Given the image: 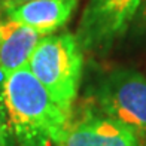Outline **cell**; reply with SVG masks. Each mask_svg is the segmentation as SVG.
<instances>
[{
	"mask_svg": "<svg viewBox=\"0 0 146 146\" xmlns=\"http://www.w3.org/2000/svg\"><path fill=\"white\" fill-rule=\"evenodd\" d=\"M2 92L11 127L23 146L60 143L72 121V112L55 103L29 66L5 75Z\"/></svg>",
	"mask_w": 146,
	"mask_h": 146,
	"instance_id": "obj_1",
	"label": "cell"
},
{
	"mask_svg": "<svg viewBox=\"0 0 146 146\" xmlns=\"http://www.w3.org/2000/svg\"><path fill=\"white\" fill-rule=\"evenodd\" d=\"M84 51L72 33L49 35L39 40L29 69L64 110L72 112L82 78Z\"/></svg>",
	"mask_w": 146,
	"mask_h": 146,
	"instance_id": "obj_2",
	"label": "cell"
},
{
	"mask_svg": "<svg viewBox=\"0 0 146 146\" xmlns=\"http://www.w3.org/2000/svg\"><path fill=\"white\" fill-rule=\"evenodd\" d=\"M100 113L146 134V76L133 69H116L102 78L94 90Z\"/></svg>",
	"mask_w": 146,
	"mask_h": 146,
	"instance_id": "obj_3",
	"label": "cell"
},
{
	"mask_svg": "<svg viewBox=\"0 0 146 146\" xmlns=\"http://www.w3.org/2000/svg\"><path fill=\"white\" fill-rule=\"evenodd\" d=\"M142 0H88L78 25L82 51L106 52L131 29Z\"/></svg>",
	"mask_w": 146,
	"mask_h": 146,
	"instance_id": "obj_4",
	"label": "cell"
},
{
	"mask_svg": "<svg viewBox=\"0 0 146 146\" xmlns=\"http://www.w3.org/2000/svg\"><path fill=\"white\" fill-rule=\"evenodd\" d=\"M57 146H143L139 133L103 113L88 112L82 119L70 121Z\"/></svg>",
	"mask_w": 146,
	"mask_h": 146,
	"instance_id": "obj_5",
	"label": "cell"
},
{
	"mask_svg": "<svg viewBox=\"0 0 146 146\" xmlns=\"http://www.w3.org/2000/svg\"><path fill=\"white\" fill-rule=\"evenodd\" d=\"M78 5L79 0H29L9 11L6 17L45 36L64 27Z\"/></svg>",
	"mask_w": 146,
	"mask_h": 146,
	"instance_id": "obj_6",
	"label": "cell"
},
{
	"mask_svg": "<svg viewBox=\"0 0 146 146\" xmlns=\"http://www.w3.org/2000/svg\"><path fill=\"white\" fill-rule=\"evenodd\" d=\"M40 39L37 31L15 19H0V70L3 75L27 67Z\"/></svg>",
	"mask_w": 146,
	"mask_h": 146,
	"instance_id": "obj_7",
	"label": "cell"
},
{
	"mask_svg": "<svg viewBox=\"0 0 146 146\" xmlns=\"http://www.w3.org/2000/svg\"><path fill=\"white\" fill-rule=\"evenodd\" d=\"M130 30H133L136 36H146V0H142L140 8L137 11V15Z\"/></svg>",
	"mask_w": 146,
	"mask_h": 146,
	"instance_id": "obj_8",
	"label": "cell"
},
{
	"mask_svg": "<svg viewBox=\"0 0 146 146\" xmlns=\"http://www.w3.org/2000/svg\"><path fill=\"white\" fill-rule=\"evenodd\" d=\"M25 2H29V0H0V9H2L3 14H8L9 11H12L14 8H17V6L23 5Z\"/></svg>",
	"mask_w": 146,
	"mask_h": 146,
	"instance_id": "obj_9",
	"label": "cell"
},
{
	"mask_svg": "<svg viewBox=\"0 0 146 146\" xmlns=\"http://www.w3.org/2000/svg\"><path fill=\"white\" fill-rule=\"evenodd\" d=\"M0 146H6V139H5V128L0 121Z\"/></svg>",
	"mask_w": 146,
	"mask_h": 146,
	"instance_id": "obj_10",
	"label": "cell"
},
{
	"mask_svg": "<svg viewBox=\"0 0 146 146\" xmlns=\"http://www.w3.org/2000/svg\"><path fill=\"white\" fill-rule=\"evenodd\" d=\"M2 14H3V12H2V9H0V19H2Z\"/></svg>",
	"mask_w": 146,
	"mask_h": 146,
	"instance_id": "obj_11",
	"label": "cell"
}]
</instances>
